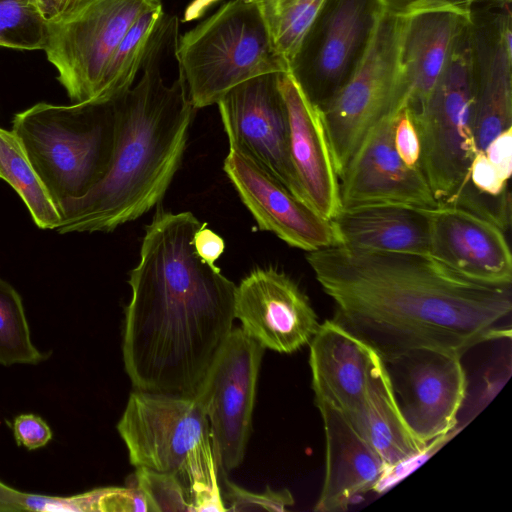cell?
Segmentation results:
<instances>
[{
	"label": "cell",
	"instance_id": "obj_8",
	"mask_svg": "<svg viewBox=\"0 0 512 512\" xmlns=\"http://www.w3.org/2000/svg\"><path fill=\"white\" fill-rule=\"evenodd\" d=\"M403 23L404 16L384 10L355 72L320 109L339 177L369 130L403 109Z\"/></svg>",
	"mask_w": 512,
	"mask_h": 512
},
{
	"label": "cell",
	"instance_id": "obj_12",
	"mask_svg": "<svg viewBox=\"0 0 512 512\" xmlns=\"http://www.w3.org/2000/svg\"><path fill=\"white\" fill-rule=\"evenodd\" d=\"M461 358L416 348L383 361L404 420L427 445L446 437L457 424L467 393Z\"/></svg>",
	"mask_w": 512,
	"mask_h": 512
},
{
	"label": "cell",
	"instance_id": "obj_37",
	"mask_svg": "<svg viewBox=\"0 0 512 512\" xmlns=\"http://www.w3.org/2000/svg\"><path fill=\"white\" fill-rule=\"evenodd\" d=\"M13 434L18 445L28 450L45 446L52 438L49 425L34 414H21L14 419Z\"/></svg>",
	"mask_w": 512,
	"mask_h": 512
},
{
	"label": "cell",
	"instance_id": "obj_20",
	"mask_svg": "<svg viewBox=\"0 0 512 512\" xmlns=\"http://www.w3.org/2000/svg\"><path fill=\"white\" fill-rule=\"evenodd\" d=\"M315 404L323 420L326 463L314 511H345L356 497L379 487L389 468L341 410L322 399Z\"/></svg>",
	"mask_w": 512,
	"mask_h": 512
},
{
	"label": "cell",
	"instance_id": "obj_26",
	"mask_svg": "<svg viewBox=\"0 0 512 512\" xmlns=\"http://www.w3.org/2000/svg\"><path fill=\"white\" fill-rule=\"evenodd\" d=\"M0 178L11 185L22 198L39 228L56 230L61 222L56 206L16 135L1 127Z\"/></svg>",
	"mask_w": 512,
	"mask_h": 512
},
{
	"label": "cell",
	"instance_id": "obj_7",
	"mask_svg": "<svg viewBox=\"0 0 512 512\" xmlns=\"http://www.w3.org/2000/svg\"><path fill=\"white\" fill-rule=\"evenodd\" d=\"M469 23L421 112L413 116L420 168L438 205H454L469 182L477 152Z\"/></svg>",
	"mask_w": 512,
	"mask_h": 512
},
{
	"label": "cell",
	"instance_id": "obj_14",
	"mask_svg": "<svg viewBox=\"0 0 512 512\" xmlns=\"http://www.w3.org/2000/svg\"><path fill=\"white\" fill-rule=\"evenodd\" d=\"M511 3H482L469 18L477 151L512 127Z\"/></svg>",
	"mask_w": 512,
	"mask_h": 512
},
{
	"label": "cell",
	"instance_id": "obj_29",
	"mask_svg": "<svg viewBox=\"0 0 512 512\" xmlns=\"http://www.w3.org/2000/svg\"><path fill=\"white\" fill-rule=\"evenodd\" d=\"M49 19L38 0H0V46L45 50Z\"/></svg>",
	"mask_w": 512,
	"mask_h": 512
},
{
	"label": "cell",
	"instance_id": "obj_4",
	"mask_svg": "<svg viewBox=\"0 0 512 512\" xmlns=\"http://www.w3.org/2000/svg\"><path fill=\"white\" fill-rule=\"evenodd\" d=\"M117 430L131 465L176 475L194 512L226 511L209 422L194 397L135 390Z\"/></svg>",
	"mask_w": 512,
	"mask_h": 512
},
{
	"label": "cell",
	"instance_id": "obj_41",
	"mask_svg": "<svg viewBox=\"0 0 512 512\" xmlns=\"http://www.w3.org/2000/svg\"><path fill=\"white\" fill-rule=\"evenodd\" d=\"M38 2L44 15L50 21L62 11L68 0H38Z\"/></svg>",
	"mask_w": 512,
	"mask_h": 512
},
{
	"label": "cell",
	"instance_id": "obj_40",
	"mask_svg": "<svg viewBox=\"0 0 512 512\" xmlns=\"http://www.w3.org/2000/svg\"><path fill=\"white\" fill-rule=\"evenodd\" d=\"M217 1L219 0H193L184 11L183 22L200 18Z\"/></svg>",
	"mask_w": 512,
	"mask_h": 512
},
{
	"label": "cell",
	"instance_id": "obj_1",
	"mask_svg": "<svg viewBox=\"0 0 512 512\" xmlns=\"http://www.w3.org/2000/svg\"><path fill=\"white\" fill-rule=\"evenodd\" d=\"M306 260L336 306L332 319L383 361L416 348L462 357L510 333L511 286L475 282L430 254L335 245Z\"/></svg>",
	"mask_w": 512,
	"mask_h": 512
},
{
	"label": "cell",
	"instance_id": "obj_17",
	"mask_svg": "<svg viewBox=\"0 0 512 512\" xmlns=\"http://www.w3.org/2000/svg\"><path fill=\"white\" fill-rule=\"evenodd\" d=\"M397 114L385 116L369 130L340 175L342 209L382 203L438 206L421 168L407 166L395 149Z\"/></svg>",
	"mask_w": 512,
	"mask_h": 512
},
{
	"label": "cell",
	"instance_id": "obj_18",
	"mask_svg": "<svg viewBox=\"0 0 512 512\" xmlns=\"http://www.w3.org/2000/svg\"><path fill=\"white\" fill-rule=\"evenodd\" d=\"M429 254L475 282L511 286L512 255L503 230L459 206L430 209Z\"/></svg>",
	"mask_w": 512,
	"mask_h": 512
},
{
	"label": "cell",
	"instance_id": "obj_22",
	"mask_svg": "<svg viewBox=\"0 0 512 512\" xmlns=\"http://www.w3.org/2000/svg\"><path fill=\"white\" fill-rule=\"evenodd\" d=\"M470 15L452 10H426L404 16L400 63L403 108L421 112L441 77Z\"/></svg>",
	"mask_w": 512,
	"mask_h": 512
},
{
	"label": "cell",
	"instance_id": "obj_33",
	"mask_svg": "<svg viewBox=\"0 0 512 512\" xmlns=\"http://www.w3.org/2000/svg\"><path fill=\"white\" fill-rule=\"evenodd\" d=\"M385 10L407 16L426 10H452L470 15L482 3H511V0H381Z\"/></svg>",
	"mask_w": 512,
	"mask_h": 512
},
{
	"label": "cell",
	"instance_id": "obj_24",
	"mask_svg": "<svg viewBox=\"0 0 512 512\" xmlns=\"http://www.w3.org/2000/svg\"><path fill=\"white\" fill-rule=\"evenodd\" d=\"M361 437L381 456L389 472L426 453L404 420L382 361L358 406L344 414Z\"/></svg>",
	"mask_w": 512,
	"mask_h": 512
},
{
	"label": "cell",
	"instance_id": "obj_19",
	"mask_svg": "<svg viewBox=\"0 0 512 512\" xmlns=\"http://www.w3.org/2000/svg\"><path fill=\"white\" fill-rule=\"evenodd\" d=\"M278 87L287 112L290 159L306 202L320 216L332 220L342 206L339 176L322 112L289 71L279 73Z\"/></svg>",
	"mask_w": 512,
	"mask_h": 512
},
{
	"label": "cell",
	"instance_id": "obj_39",
	"mask_svg": "<svg viewBox=\"0 0 512 512\" xmlns=\"http://www.w3.org/2000/svg\"><path fill=\"white\" fill-rule=\"evenodd\" d=\"M204 222L193 235V247L197 256L205 263L215 265L225 249L223 238L207 227Z\"/></svg>",
	"mask_w": 512,
	"mask_h": 512
},
{
	"label": "cell",
	"instance_id": "obj_10",
	"mask_svg": "<svg viewBox=\"0 0 512 512\" xmlns=\"http://www.w3.org/2000/svg\"><path fill=\"white\" fill-rule=\"evenodd\" d=\"M385 8L381 0H325L289 64L309 101L322 109L355 72Z\"/></svg>",
	"mask_w": 512,
	"mask_h": 512
},
{
	"label": "cell",
	"instance_id": "obj_35",
	"mask_svg": "<svg viewBox=\"0 0 512 512\" xmlns=\"http://www.w3.org/2000/svg\"><path fill=\"white\" fill-rule=\"evenodd\" d=\"M469 183L478 191L493 197L509 192L506 181L482 151H477L470 165Z\"/></svg>",
	"mask_w": 512,
	"mask_h": 512
},
{
	"label": "cell",
	"instance_id": "obj_38",
	"mask_svg": "<svg viewBox=\"0 0 512 512\" xmlns=\"http://www.w3.org/2000/svg\"><path fill=\"white\" fill-rule=\"evenodd\" d=\"M483 152L499 174L508 181L512 171V127L497 135Z\"/></svg>",
	"mask_w": 512,
	"mask_h": 512
},
{
	"label": "cell",
	"instance_id": "obj_6",
	"mask_svg": "<svg viewBox=\"0 0 512 512\" xmlns=\"http://www.w3.org/2000/svg\"><path fill=\"white\" fill-rule=\"evenodd\" d=\"M175 57L197 110L216 105L249 79L288 71L252 0H229L176 38Z\"/></svg>",
	"mask_w": 512,
	"mask_h": 512
},
{
	"label": "cell",
	"instance_id": "obj_36",
	"mask_svg": "<svg viewBox=\"0 0 512 512\" xmlns=\"http://www.w3.org/2000/svg\"><path fill=\"white\" fill-rule=\"evenodd\" d=\"M98 509L101 512H146L143 493L131 486L100 488Z\"/></svg>",
	"mask_w": 512,
	"mask_h": 512
},
{
	"label": "cell",
	"instance_id": "obj_9",
	"mask_svg": "<svg viewBox=\"0 0 512 512\" xmlns=\"http://www.w3.org/2000/svg\"><path fill=\"white\" fill-rule=\"evenodd\" d=\"M163 0H68L49 21L45 53L73 103L95 99L115 49L137 20Z\"/></svg>",
	"mask_w": 512,
	"mask_h": 512
},
{
	"label": "cell",
	"instance_id": "obj_31",
	"mask_svg": "<svg viewBox=\"0 0 512 512\" xmlns=\"http://www.w3.org/2000/svg\"><path fill=\"white\" fill-rule=\"evenodd\" d=\"M99 488L69 497L19 491L0 480V512L8 511H98Z\"/></svg>",
	"mask_w": 512,
	"mask_h": 512
},
{
	"label": "cell",
	"instance_id": "obj_25",
	"mask_svg": "<svg viewBox=\"0 0 512 512\" xmlns=\"http://www.w3.org/2000/svg\"><path fill=\"white\" fill-rule=\"evenodd\" d=\"M171 19L163 5L137 18L111 56L95 100H115L132 87L149 50Z\"/></svg>",
	"mask_w": 512,
	"mask_h": 512
},
{
	"label": "cell",
	"instance_id": "obj_30",
	"mask_svg": "<svg viewBox=\"0 0 512 512\" xmlns=\"http://www.w3.org/2000/svg\"><path fill=\"white\" fill-rule=\"evenodd\" d=\"M126 483L143 493L148 512H194L184 486L174 474L138 467Z\"/></svg>",
	"mask_w": 512,
	"mask_h": 512
},
{
	"label": "cell",
	"instance_id": "obj_3",
	"mask_svg": "<svg viewBox=\"0 0 512 512\" xmlns=\"http://www.w3.org/2000/svg\"><path fill=\"white\" fill-rule=\"evenodd\" d=\"M168 26L142 65L139 82L114 100V138L104 176L84 196L60 210L56 231L111 232L160 204L179 169L197 109L178 74L167 85L160 56Z\"/></svg>",
	"mask_w": 512,
	"mask_h": 512
},
{
	"label": "cell",
	"instance_id": "obj_2",
	"mask_svg": "<svg viewBox=\"0 0 512 512\" xmlns=\"http://www.w3.org/2000/svg\"><path fill=\"white\" fill-rule=\"evenodd\" d=\"M202 223L161 203L130 271L122 353L135 390L193 397L233 329L236 285L195 253Z\"/></svg>",
	"mask_w": 512,
	"mask_h": 512
},
{
	"label": "cell",
	"instance_id": "obj_34",
	"mask_svg": "<svg viewBox=\"0 0 512 512\" xmlns=\"http://www.w3.org/2000/svg\"><path fill=\"white\" fill-rule=\"evenodd\" d=\"M394 146L401 160L409 167H420V141L410 112L403 108L396 117Z\"/></svg>",
	"mask_w": 512,
	"mask_h": 512
},
{
	"label": "cell",
	"instance_id": "obj_15",
	"mask_svg": "<svg viewBox=\"0 0 512 512\" xmlns=\"http://www.w3.org/2000/svg\"><path fill=\"white\" fill-rule=\"evenodd\" d=\"M234 317L263 348L287 354L309 344L320 326L308 297L273 267L253 269L236 286Z\"/></svg>",
	"mask_w": 512,
	"mask_h": 512
},
{
	"label": "cell",
	"instance_id": "obj_16",
	"mask_svg": "<svg viewBox=\"0 0 512 512\" xmlns=\"http://www.w3.org/2000/svg\"><path fill=\"white\" fill-rule=\"evenodd\" d=\"M223 170L262 231L306 252L341 245L331 220L296 198L246 154L229 145Z\"/></svg>",
	"mask_w": 512,
	"mask_h": 512
},
{
	"label": "cell",
	"instance_id": "obj_32",
	"mask_svg": "<svg viewBox=\"0 0 512 512\" xmlns=\"http://www.w3.org/2000/svg\"><path fill=\"white\" fill-rule=\"evenodd\" d=\"M220 485L226 511L283 512L294 504L288 489L273 490L267 486L262 493L251 492L230 482L226 475L220 476Z\"/></svg>",
	"mask_w": 512,
	"mask_h": 512
},
{
	"label": "cell",
	"instance_id": "obj_13",
	"mask_svg": "<svg viewBox=\"0 0 512 512\" xmlns=\"http://www.w3.org/2000/svg\"><path fill=\"white\" fill-rule=\"evenodd\" d=\"M279 73L261 75L235 86L216 105L229 145L254 160L307 204L290 159L288 119L278 87Z\"/></svg>",
	"mask_w": 512,
	"mask_h": 512
},
{
	"label": "cell",
	"instance_id": "obj_5",
	"mask_svg": "<svg viewBox=\"0 0 512 512\" xmlns=\"http://www.w3.org/2000/svg\"><path fill=\"white\" fill-rule=\"evenodd\" d=\"M12 132L59 214L104 176L114 138V100L37 103L17 113Z\"/></svg>",
	"mask_w": 512,
	"mask_h": 512
},
{
	"label": "cell",
	"instance_id": "obj_11",
	"mask_svg": "<svg viewBox=\"0 0 512 512\" xmlns=\"http://www.w3.org/2000/svg\"><path fill=\"white\" fill-rule=\"evenodd\" d=\"M264 351L242 328L232 329L193 396L208 419L220 476L244 459Z\"/></svg>",
	"mask_w": 512,
	"mask_h": 512
},
{
	"label": "cell",
	"instance_id": "obj_23",
	"mask_svg": "<svg viewBox=\"0 0 512 512\" xmlns=\"http://www.w3.org/2000/svg\"><path fill=\"white\" fill-rule=\"evenodd\" d=\"M332 223L341 245L429 254L430 209L403 204H369L342 209Z\"/></svg>",
	"mask_w": 512,
	"mask_h": 512
},
{
	"label": "cell",
	"instance_id": "obj_21",
	"mask_svg": "<svg viewBox=\"0 0 512 512\" xmlns=\"http://www.w3.org/2000/svg\"><path fill=\"white\" fill-rule=\"evenodd\" d=\"M309 345L315 399L329 402L344 414L354 410L383 361L381 357L333 319L320 324Z\"/></svg>",
	"mask_w": 512,
	"mask_h": 512
},
{
	"label": "cell",
	"instance_id": "obj_28",
	"mask_svg": "<svg viewBox=\"0 0 512 512\" xmlns=\"http://www.w3.org/2000/svg\"><path fill=\"white\" fill-rule=\"evenodd\" d=\"M45 358L32 343L19 293L0 278V365L38 364Z\"/></svg>",
	"mask_w": 512,
	"mask_h": 512
},
{
	"label": "cell",
	"instance_id": "obj_27",
	"mask_svg": "<svg viewBox=\"0 0 512 512\" xmlns=\"http://www.w3.org/2000/svg\"><path fill=\"white\" fill-rule=\"evenodd\" d=\"M287 69L325 0H252Z\"/></svg>",
	"mask_w": 512,
	"mask_h": 512
}]
</instances>
